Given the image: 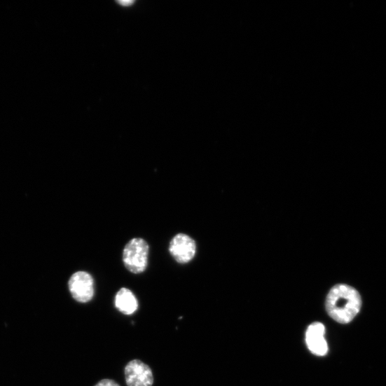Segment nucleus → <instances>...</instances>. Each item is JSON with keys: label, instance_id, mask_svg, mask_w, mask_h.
<instances>
[{"label": "nucleus", "instance_id": "nucleus-1", "mask_svg": "<svg viewBox=\"0 0 386 386\" xmlns=\"http://www.w3.org/2000/svg\"><path fill=\"white\" fill-rule=\"evenodd\" d=\"M362 298L353 287L338 284L329 291L326 308L329 317L340 324L352 322L361 310Z\"/></svg>", "mask_w": 386, "mask_h": 386}, {"label": "nucleus", "instance_id": "nucleus-2", "mask_svg": "<svg viewBox=\"0 0 386 386\" xmlns=\"http://www.w3.org/2000/svg\"><path fill=\"white\" fill-rule=\"evenodd\" d=\"M149 245L142 238L130 240L123 251V261L126 268L134 274L144 273L148 266Z\"/></svg>", "mask_w": 386, "mask_h": 386}, {"label": "nucleus", "instance_id": "nucleus-3", "mask_svg": "<svg viewBox=\"0 0 386 386\" xmlns=\"http://www.w3.org/2000/svg\"><path fill=\"white\" fill-rule=\"evenodd\" d=\"M69 289L76 301L88 303L94 296L93 278L85 271L77 272L69 280Z\"/></svg>", "mask_w": 386, "mask_h": 386}, {"label": "nucleus", "instance_id": "nucleus-4", "mask_svg": "<svg viewBox=\"0 0 386 386\" xmlns=\"http://www.w3.org/2000/svg\"><path fill=\"white\" fill-rule=\"evenodd\" d=\"M196 251L195 241L186 234L177 235L170 242L169 251L171 256L181 264L191 262L194 259Z\"/></svg>", "mask_w": 386, "mask_h": 386}, {"label": "nucleus", "instance_id": "nucleus-5", "mask_svg": "<svg viewBox=\"0 0 386 386\" xmlns=\"http://www.w3.org/2000/svg\"><path fill=\"white\" fill-rule=\"evenodd\" d=\"M125 375L127 386H152L154 381L151 368L139 360L127 364Z\"/></svg>", "mask_w": 386, "mask_h": 386}, {"label": "nucleus", "instance_id": "nucleus-6", "mask_svg": "<svg viewBox=\"0 0 386 386\" xmlns=\"http://www.w3.org/2000/svg\"><path fill=\"white\" fill-rule=\"evenodd\" d=\"M326 329L323 324L315 322L310 324L305 333V342L310 352L318 357L328 354L329 346L325 339Z\"/></svg>", "mask_w": 386, "mask_h": 386}, {"label": "nucleus", "instance_id": "nucleus-7", "mask_svg": "<svg viewBox=\"0 0 386 386\" xmlns=\"http://www.w3.org/2000/svg\"><path fill=\"white\" fill-rule=\"evenodd\" d=\"M116 307L125 315H132L137 309V301L133 293L127 289L123 288L116 297Z\"/></svg>", "mask_w": 386, "mask_h": 386}, {"label": "nucleus", "instance_id": "nucleus-8", "mask_svg": "<svg viewBox=\"0 0 386 386\" xmlns=\"http://www.w3.org/2000/svg\"><path fill=\"white\" fill-rule=\"evenodd\" d=\"M95 386H120L118 382L111 379H104L97 382Z\"/></svg>", "mask_w": 386, "mask_h": 386}]
</instances>
